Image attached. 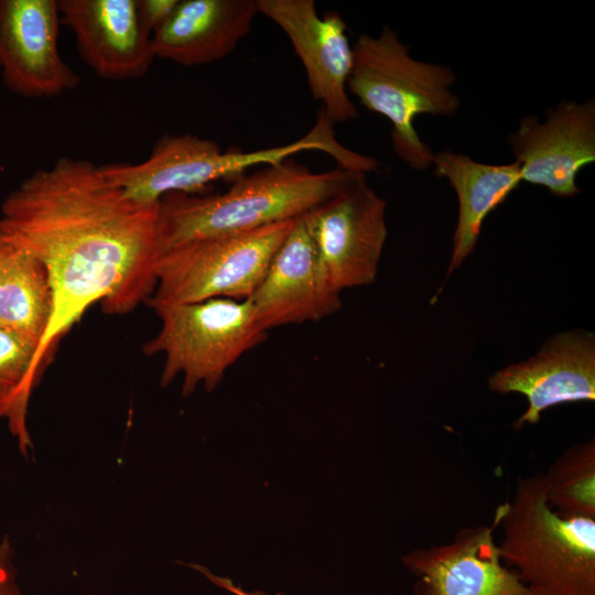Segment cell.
I'll return each instance as SVG.
<instances>
[{"label": "cell", "mask_w": 595, "mask_h": 595, "mask_svg": "<svg viewBox=\"0 0 595 595\" xmlns=\"http://www.w3.org/2000/svg\"><path fill=\"white\" fill-rule=\"evenodd\" d=\"M302 217L278 248L249 298L258 323L267 332L285 325L318 322L342 306L340 294L326 282Z\"/></svg>", "instance_id": "cell-14"}, {"label": "cell", "mask_w": 595, "mask_h": 595, "mask_svg": "<svg viewBox=\"0 0 595 595\" xmlns=\"http://www.w3.org/2000/svg\"><path fill=\"white\" fill-rule=\"evenodd\" d=\"M60 25L57 0H0V73L8 89L52 98L79 85L60 53Z\"/></svg>", "instance_id": "cell-10"}, {"label": "cell", "mask_w": 595, "mask_h": 595, "mask_svg": "<svg viewBox=\"0 0 595 595\" xmlns=\"http://www.w3.org/2000/svg\"><path fill=\"white\" fill-rule=\"evenodd\" d=\"M259 13L286 34L305 69L313 98L333 123L358 117L347 93L354 50L338 12L321 17L313 0H257Z\"/></svg>", "instance_id": "cell-9"}, {"label": "cell", "mask_w": 595, "mask_h": 595, "mask_svg": "<svg viewBox=\"0 0 595 595\" xmlns=\"http://www.w3.org/2000/svg\"><path fill=\"white\" fill-rule=\"evenodd\" d=\"M36 355L34 344L0 326V418L7 419L24 456L32 447L26 426L28 405L42 375Z\"/></svg>", "instance_id": "cell-19"}, {"label": "cell", "mask_w": 595, "mask_h": 595, "mask_svg": "<svg viewBox=\"0 0 595 595\" xmlns=\"http://www.w3.org/2000/svg\"><path fill=\"white\" fill-rule=\"evenodd\" d=\"M148 305L159 316L161 326L143 346V351L164 355L163 387L183 375V396L191 394L199 382L206 391H212L230 366L268 336L249 299L216 298Z\"/></svg>", "instance_id": "cell-6"}, {"label": "cell", "mask_w": 595, "mask_h": 595, "mask_svg": "<svg viewBox=\"0 0 595 595\" xmlns=\"http://www.w3.org/2000/svg\"><path fill=\"white\" fill-rule=\"evenodd\" d=\"M353 50L347 88L366 109L391 122L396 154L410 167L426 170L434 153L420 138L414 121L420 115L450 117L458 111L461 101L452 90L454 72L413 58L388 26L378 36L359 35Z\"/></svg>", "instance_id": "cell-3"}, {"label": "cell", "mask_w": 595, "mask_h": 595, "mask_svg": "<svg viewBox=\"0 0 595 595\" xmlns=\"http://www.w3.org/2000/svg\"><path fill=\"white\" fill-rule=\"evenodd\" d=\"M490 526L463 528L450 543L418 548L402 558L416 577L414 595H534L504 564Z\"/></svg>", "instance_id": "cell-13"}, {"label": "cell", "mask_w": 595, "mask_h": 595, "mask_svg": "<svg viewBox=\"0 0 595 595\" xmlns=\"http://www.w3.org/2000/svg\"><path fill=\"white\" fill-rule=\"evenodd\" d=\"M496 393H521L527 410L516 426L537 424L554 405L595 400V338L585 331L554 335L533 357L501 368L488 380Z\"/></svg>", "instance_id": "cell-12"}, {"label": "cell", "mask_w": 595, "mask_h": 595, "mask_svg": "<svg viewBox=\"0 0 595 595\" xmlns=\"http://www.w3.org/2000/svg\"><path fill=\"white\" fill-rule=\"evenodd\" d=\"M61 23L72 31L82 60L99 77L144 76L155 60L138 0H57Z\"/></svg>", "instance_id": "cell-15"}, {"label": "cell", "mask_w": 595, "mask_h": 595, "mask_svg": "<svg viewBox=\"0 0 595 595\" xmlns=\"http://www.w3.org/2000/svg\"><path fill=\"white\" fill-rule=\"evenodd\" d=\"M494 519L504 564L534 595H595V519L564 518L548 504L543 473L519 477Z\"/></svg>", "instance_id": "cell-4"}, {"label": "cell", "mask_w": 595, "mask_h": 595, "mask_svg": "<svg viewBox=\"0 0 595 595\" xmlns=\"http://www.w3.org/2000/svg\"><path fill=\"white\" fill-rule=\"evenodd\" d=\"M333 126L321 110L314 127L304 137L284 145L255 151L224 152L209 139L164 134L145 160L108 163L100 167L129 198L140 204H158L166 195L195 194L215 181H234L253 166L277 164L303 151H323L338 165H347L354 153L337 141Z\"/></svg>", "instance_id": "cell-5"}, {"label": "cell", "mask_w": 595, "mask_h": 595, "mask_svg": "<svg viewBox=\"0 0 595 595\" xmlns=\"http://www.w3.org/2000/svg\"><path fill=\"white\" fill-rule=\"evenodd\" d=\"M191 566L199 571L202 574H204L209 581H212L217 586L224 589H227L235 595H267L266 593L261 591L246 592L241 589L240 587L235 586L229 578L216 576L213 573H210L207 569L199 565L191 564ZM275 595H283V594L277 593Z\"/></svg>", "instance_id": "cell-23"}, {"label": "cell", "mask_w": 595, "mask_h": 595, "mask_svg": "<svg viewBox=\"0 0 595 595\" xmlns=\"http://www.w3.org/2000/svg\"><path fill=\"white\" fill-rule=\"evenodd\" d=\"M434 174L447 180L458 201L457 224L447 275L475 249L486 217L521 184L516 162L483 163L451 150L434 153Z\"/></svg>", "instance_id": "cell-17"}, {"label": "cell", "mask_w": 595, "mask_h": 595, "mask_svg": "<svg viewBox=\"0 0 595 595\" xmlns=\"http://www.w3.org/2000/svg\"><path fill=\"white\" fill-rule=\"evenodd\" d=\"M180 0H138V12L142 26L153 35L172 17Z\"/></svg>", "instance_id": "cell-21"}, {"label": "cell", "mask_w": 595, "mask_h": 595, "mask_svg": "<svg viewBox=\"0 0 595 595\" xmlns=\"http://www.w3.org/2000/svg\"><path fill=\"white\" fill-rule=\"evenodd\" d=\"M298 219L191 240L164 250L156 263L154 292L145 303L248 300Z\"/></svg>", "instance_id": "cell-7"}, {"label": "cell", "mask_w": 595, "mask_h": 595, "mask_svg": "<svg viewBox=\"0 0 595 595\" xmlns=\"http://www.w3.org/2000/svg\"><path fill=\"white\" fill-rule=\"evenodd\" d=\"M508 142L521 181L560 197L580 194L576 175L595 162V101L562 100L544 119L527 116Z\"/></svg>", "instance_id": "cell-11"}, {"label": "cell", "mask_w": 595, "mask_h": 595, "mask_svg": "<svg viewBox=\"0 0 595 595\" xmlns=\"http://www.w3.org/2000/svg\"><path fill=\"white\" fill-rule=\"evenodd\" d=\"M543 484L556 513L595 519V440L566 448L543 473Z\"/></svg>", "instance_id": "cell-20"}, {"label": "cell", "mask_w": 595, "mask_h": 595, "mask_svg": "<svg viewBox=\"0 0 595 595\" xmlns=\"http://www.w3.org/2000/svg\"><path fill=\"white\" fill-rule=\"evenodd\" d=\"M52 313L53 292L46 269L13 242L0 270V326L34 344L39 353Z\"/></svg>", "instance_id": "cell-18"}, {"label": "cell", "mask_w": 595, "mask_h": 595, "mask_svg": "<svg viewBox=\"0 0 595 595\" xmlns=\"http://www.w3.org/2000/svg\"><path fill=\"white\" fill-rule=\"evenodd\" d=\"M363 174L339 166L315 173L288 159L237 177L225 193L166 195L159 213L161 253L191 240L300 218Z\"/></svg>", "instance_id": "cell-2"}, {"label": "cell", "mask_w": 595, "mask_h": 595, "mask_svg": "<svg viewBox=\"0 0 595 595\" xmlns=\"http://www.w3.org/2000/svg\"><path fill=\"white\" fill-rule=\"evenodd\" d=\"M258 13L257 0H180L152 35L155 58L183 66L221 60L249 33Z\"/></svg>", "instance_id": "cell-16"}, {"label": "cell", "mask_w": 595, "mask_h": 595, "mask_svg": "<svg viewBox=\"0 0 595 595\" xmlns=\"http://www.w3.org/2000/svg\"><path fill=\"white\" fill-rule=\"evenodd\" d=\"M12 247V240L6 235L0 226V270Z\"/></svg>", "instance_id": "cell-24"}, {"label": "cell", "mask_w": 595, "mask_h": 595, "mask_svg": "<svg viewBox=\"0 0 595 595\" xmlns=\"http://www.w3.org/2000/svg\"><path fill=\"white\" fill-rule=\"evenodd\" d=\"M159 213L160 203L129 198L100 165L68 156L36 170L6 197L1 228L51 281L53 313L37 353L42 370L91 305L123 315L152 296Z\"/></svg>", "instance_id": "cell-1"}, {"label": "cell", "mask_w": 595, "mask_h": 595, "mask_svg": "<svg viewBox=\"0 0 595 595\" xmlns=\"http://www.w3.org/2000/svg\"><path fill=\"white\" fill-rule=\"evenodd\" d=\"M0 595H23L18 583L14 549L7 537L0 540Z\"/></svg>", "instance_id": "cell-22"}, {"label": "cell", "mask_w": 595, "mask_h": 595, "mask_svg": "<svg viewBox=\"0 0 595 595\" xmlns=\"http://www.w3.org/2000/svg\"><path fill=\"white\" fill-rule=\"evenodd\" d=\"M386 209L363 174L302 217L326 282L337 294L376 280L388 237Z\"/></svg>", "instance_id": "cell-8"}]
</instances>
